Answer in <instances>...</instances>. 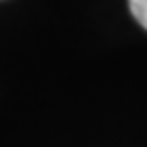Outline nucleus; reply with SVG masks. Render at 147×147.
<instances>
[{"label":"nucleus","mask_w":147,"mask_h":147,"mask_svg":"<svg viewBox=\"0 0 147 147\" xmlns=\"http://www.w3.org/2000/svg\"><path fill=\"white\" fill-rule=\"evenodd\" d=\"M132 16L138 19V23L143 29H147V0H128Z\"/></svg>","instance_id":"f257e3e1"}]
</instances>
